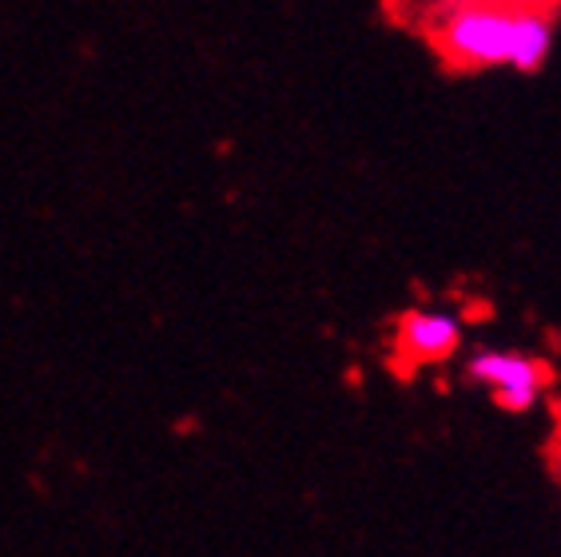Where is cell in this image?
I'll return each mask as SVG.
<instances>
[{"mask_svg": "<svg viewBox=\"0 0 561 557\" xmlns=\"http://www.w3.org/2000/svg\"><path fill=\"white\" fill-rule=\"evenodd\" d=\"M553 12L534 0H438L431 12L434 48L462 72H538L553 53Z\"/></svg>", "mask_w": 561, "mask_h": 557, "instance_id": "obj_1", "label": "cell"}, {"mask_svg": "<svg viewBox=\"0 0 561 557\" xmlns=\"http://www.w3.org/2000/svg\"><path fill=\"white\" fill-rule=\"evenodd\" d=\"M466 378L482 386L497 410L506 414H529L546 398L550 386V366L538 354L506 351V346H478L466 359Z\"/></svg>", "mask_w": 561, "mask_h": 557, "instance_id": "obj_2", "label": "cell"}, {"mask_svg": "<svg viewBox=\"0 0 561 557\" xmlns=\"http://www.w3.org/2000/svg\"><path fill=\"white\" fill-rule=\"evenodd\" d=\"M462 351V319L443 307H411L394 322V354L402 366H443Z\"/></svg>", "mask_w": 561, "mask_h": 557, "instance_id": "obj_3", "label": "cell"}]
</instances>
